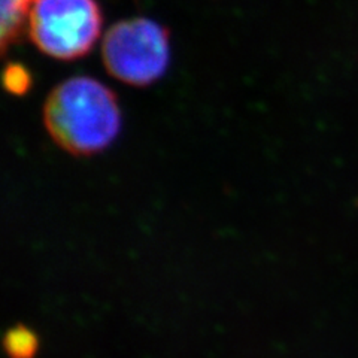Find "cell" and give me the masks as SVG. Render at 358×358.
I'll use <instances>...</instances> for the list:
<instances>
[{
    "instance_id": "obj_1",
    "label": "cell",
    "mask_w": 358,
    "mask_h": 358,
    "mask_svg": "<svg viewBox=\"0 0 358 358\" xmlns=\"http://www.w3.org/2000/svg\"><path fill=\"white\" fill-rule=\"evenodd\" d=\"M43 122L59 147L73 155H92L117 138L121 112L108 87L93 78L75 76L50 93Z\"/></svg>"
},
{
    "instance_id": "obj_2",
    "label": "cell",
    "mask_w": 358,
    "mask_h": 358,
    "mask_svg": "<svg viewBox=\"0 0 358 358\" xmlns=\"http://www.w3.org/2000/svg\"><path fill=\"white\" fill-rule=\"evenodd\" d=\"M169 33L148 18L115 22L103 38L102 60L106 71L129 85H150L169 66Z\"/></svg>"
},
{
    "instance_id": "obj_3",
    "label": "cell",
    "mask_w": 358,
    "mask_h": 358,
    "mask_svg": "<svg viewBox=\"0 0 358 358\" xmlns=\"http://www.w3.org/2000/svg\"><path fill=\"white\" fill-rule=\"evenodd\" d=\"M27 21L33 43L57 60L83 57L102 29L96 0H35Z\"/></svg>"
},
{
    "instance_id": "obj_4",
    "label": "cell",
    "mask_w": 358,
    "mask_h": 358,
    "mask_svg": "<svg viewBox=\"0 0 358 358\" xmlns=\"http://www.w3.org/2000/svg\"><path fill=\"white\" fill-rule=\"evenodd\" d=\"M35 0H2V50H8L10 43L18 41L24 27L26 20H29L30 9Z\"/></svg>"
},
{
    "instance_id": "obj_5",
    "label": "cell",
    "mask_w": 358,
    "mask_h": 358,
    "mask_svg": "<svg viewBox=\"0 0 358 358\" xmlns=\"http://www.w3.org/2000/svg\"><path fill=\"white\" fill-rule=\"evenodd\" d=\"M3 83L10 94L22 96L30 88L31 76L21 64L10 63L6 66V69H5Z\"/></svg>"
},
{
    "instance_id": "obj_6",
    "label": "cell",
    "mask_w": 358,
    "mask_h": 358,
    "mask_svg": "<svg viewBox=\"0 0 358 358\" xmlns=\"http://www.w3.org/2000/svg\"><path fill=\"white\" fill-rule=\"evenodd\" d=\"M36 341L33 334L26 330H14L9 334L8 350L14 358H27L35 352Z\"/></svg>"
}]
</instances>
